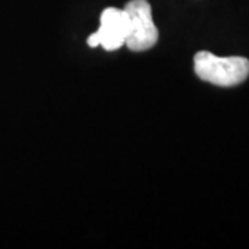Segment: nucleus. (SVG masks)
<instances>
[{
	"label": "nucleus",
	"mask_w": 249,
	"mask_h": 249,
	"mask_svg": "<svg viewBox=\"0 0 249 249\" xmlns=\"http://www.w3.org/2000/svg\"><path fill=\"white\" fill-rule=\"evenodd\" d=\"M194 70L199 79L220 88H231L249 76V60L244 57H217L209 52H198Z\"/></svg>",
	"instance_id": "obj_1"
},
{
	"label": "nucleus",
	"mask_w": 249,
	"mask_h": 249,
	"mask_svg": "<svg viewBox=\"0 0 249 249\" xmlns=\"http://www.w3.org/2000/svg\"><path fill=\"white\" fill-rule=\"evenodd\" d=\"M129 31L124 45L132 52H145L157 45L158 29L152 19V10L147 0H130L124 6Z\"/></svg>",
	"instance_id": "obj_2"
},
{
	"label": "nucleus",
	"mask_w": 249,
	"mask_h": 249,
	"mask_svg": "<svg viewBox=\"0 0 249 249\" xmlns=\"http://www.w3.org/2000/svg\"><path fill=\"white\" fill-rule=\"evenodd\" d=\"M129 31V19L124 10L108 7L100 17V28L88 37L90 47L103 46L107 52L121 49L126 42Z\"/></svg>",
	"instance_id": "obj_3"
}]
</instances>
